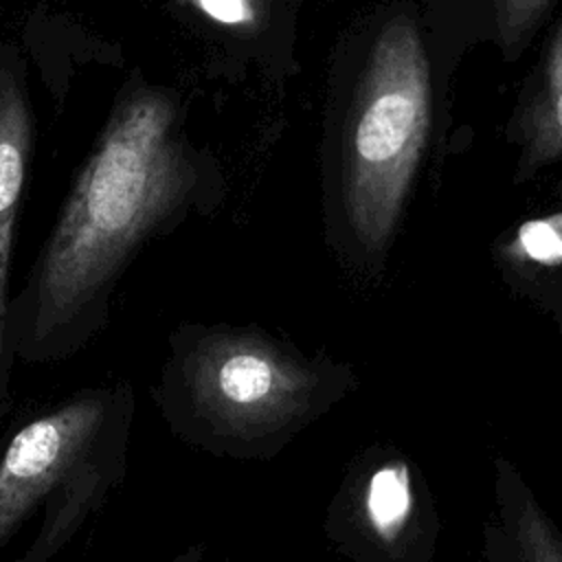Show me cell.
<instances>
[{
    "label": "cell",
    "instance_id": "obj_1",
    "mask_svg": "<svg viewBox=\"0 0 562 562\" xmlns=\"http://www.w3.org/2000/svg\"><path fill=\"white\" fill-rule=\"evenodd\" d=\"M215 202V180L180 134L173 101L154 88L130 90L11 294L7 338L15 360L50 364L83 351L105 329L143 246Z\"/></svg>",
    "mask_w": 562,
    "mask_h": 562
},
{
    "label": "cell",
    "instance_id": "obj_2",
    "mask_svg": "<svg viewBox=\"0 0 562 562\" xmlns=\"http://www.w3.org/2000/svg\"><path fill=\"white\" fill-rule=\"evenodd\" d=\"M353 386L347 364L307 353L259 323L182 321L149 397L184 446L241 463L270 461Z\"/></svg>",
    "mask_w": 562,
    "mask_h": 562
},
{
    "label": "cell",
    "instance_id": "obj_3",
    "mask_svg": "<svg viewBox=\"0 0 562 562\" xmlns=\"http://www.w3.org/2000/svg\"><path fill=\"white\" fill-rule=\"evenodd\" d=\"M136 419L130 380L83 386L22 422L0 446V553L53 562L121 487Z\"/></svg>",
    "mask_w": 562,
    "mask_h": 562
},
{
    "label": "cell",
    "instance_id": "obj_4",
    "mask_svg": "<svg viewBox=\"0 0 562 562\" xmlns=\"http://www.w3.org/2000/svg\"><path fill=\"white\" fill-rule=\"evenodd\" d=\"M432 116L430 61L417 20L393 9L369 29L342 116L334 211L353 255L389 248L422 167Z\"/></svg>",
    "mask_w": 562,
    "mask_h": 562
},
{
    "label": "cell",
    "instance_id": "obj_5",
    "mask_svg": "<svg viewBox=\"0 0 562 562\" xmlns=\"http://www.w3.org/2000/svg\"><path fill=\"white\" fill-rule=\"evenodd\" d=\"M31 151V110L20 79L0 68V404L11 395L15 356L7 338L11 261Z\"/></svg>",
    "mask_w": 562,
    "mask_h": 562
},
{
    "label": "cell",
    "instance_id": "obj_6",
    "mask_svg": "<svg viewBox=\"0 0 562 562\" xmlns=\"http://www.w3.org/2000/svg\"><path fill=\"white\" fill-rule=\"evenodd\" d=\"M487 562H562V533L518 470L496 459L494 512L483 529Z\"/></svg>",
    "mask_w": 562,
    "mask_h": 562
},
{
    "label": "cell",
    "instance_id": "obj_7",
    "mask_svg": "<svg viewBox=\"0 0 562 562\" xmlns=\"http://www.w3.org/2000/svg\"><path fill=\"white\" fill-rule=\"evenodd\" d=\"M514 140L520 149V176L529 178L542 165L562 158V24L525 86L514 119Z\"/></svg>",
    "mask_w": 562,
    "mask_h": 562
},
{
    "label": "cell",
    "instance_id": "obj_8",
    "mask_svg": "<svg viewBox=\"0 0 562 562\" xmlns=\"http://www.w3.org/2000/svg\"><path fill=\"white\" fill-rule=\"evenodd\" d=\"M413 483L406 463L384 461L358 487L360 529L382 547L397 542L413 518Z\"/></svg>",
    "mask_w": 562,
    "mask_h": 562
},
{
    "label": "cell",
    "instance_id": "obj_9",
    "mask_svg": "<svg viewBox=\"0 0 562 562\" xmlns=\"http://www.w3.org/2000/svg\"><path fill=\"white\" fill-rule=\"evenodd\" d=\"M555 0H494L496 33L505 57L514 59L531 40Z\"/></svg>",
    "mask_w": 562,
    "mask_h": 562
},
{
    "label": "cell",
    "instance_id": "obj_10",
    "mask_svg": "<svg viewBox=\"0 0 562 562\" xmlns=\"http://www.w3.org/2000/svg\"><path fill=\"white\" fill-rule=\"evenodd\" d=\"M512 250L536 263H544V266L560 263L562 261V213L525 222L516 233Z\"/></svg>",
    "mask_w": 562,
    "mask_h": 562
},
{
    "label": "cell",
    "instance_id": "obj_11",
    "mask_svg": "<svg viewBox=\"0 0 562 562\" xmlns=\"http://www.w3.org/2000/svg\"><path fill=\"white\" fill-rule=\"evenodd\" d=\"M211 20L226 26H244L255 20V9L250 0H189Z\"/></svg>",
    "mask_w": 562,
    "mask_h": 562
},
{
    "label": "cell",
    "instance_id": "obj_12",
    "mask_svg": "<svg viewBox=\"0 0 562 562\" xmlns=\"http://www.w3.org/2000/svg\"><path fill=\"white\" fill-rule=\"evenodd\" d=\"M206 555V547L202 542H193L184 549H180L178 553H173L167 562H202Z\"/></svg>",
    "mask_w": 562,
    "mask_h": 562
}]
</instances>
